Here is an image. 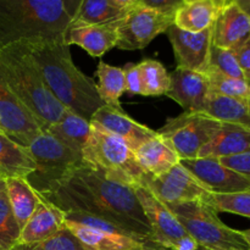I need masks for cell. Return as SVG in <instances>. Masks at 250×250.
Masks as SVG:
<instances>
[{"label":"cell","mask_w":250,"mask_h":250,"mask_svg":"<svg viewBox=\"0 0 250 250\" xmlns=\"http://www.w3.org/2000/svg\"><path fill=\"white\" fill-rule=\"evenodd\" d=\"M44 197L62 211L105 220L141 241L159 244L134 188L109 180L88 164L75 168L53 193Z\"/></svg>","instance_id":"cell-1"},{"label":"cell","mask_w":250,"mask_h":250,"mask_svg":"<svg viewBox=\"0 0 250 250\" xmlns=\"http://www.w3.org/2000/svg\"><path fill=\"white\" fill-rule=\"evenodd\" d=\"M46 87L65 109L90 121L104 104L92 78L73 63L65 41L26 42Z\"/></svg>","instance_id":"cell-2"},{"label":"cell","mask_w":250,"mask_h":250,"mask_svg":"<svg viewBox=\"0 0 250 250\" xmlns=\"http://www.w3.org/2000/svg\"><path fill=\"white\" fill-rule=\"evenodd\" d=\"M82 0H0V48L65 41Z\"/></svg>","instance_id":"cell-3"},{"label":"cell","mask_w":250,"mask_h":250,"mask_svg":"<svg viewBox=\"0 0 250 250\" xmlns=\"http://www.w3.org/2000/svg\"><path fill=\"white\" fill-rule=\"evenodd\" d=\"M0 73L17 99L44 129L60 120L66 109L46 87L26 42L0 48Z\"/></svg>","instance_id":"cell-4"},{"label":"cell","mask_w":250,"mask_h":250,"mask_svg":"<svg viewBox=\"0 0 250 250\" xmlns=\"http://www.w3.org/2000/svg\"><path fill=\"white\" fill-rule=\"evenodd\" d=\"M85 164L106 178L131 187L146 185L148 176L139 167L134 151L119 137L90 122V134L82 150Z\"/></svg>","instance_id":"cell-5"},{"label":"cell","mask_w":250,"mask_h":250,"mask_svg":"<svg viewBox=\"0 0 250 250\" xmlns=\"http://www.w3.org/2000/svg\"><path fill=\"white\" fill-rule=\"evenodd\" d=\"M188 236L192 237L203 250L227 249L250 250L242 231L225 225L207 202L180 203L167 205Z\"/></svg>","instance_id":"cell-6"},{"label":"cell","mask_w":250,"mask_h":250,"mask_svg":"<svg viewBox=\"0 0 250 250\" xmlns=\"http://www.w3.org/2000/svg\"><path fill=\"white\" fill-rule=\"evenodd\" d=\"M26 149L36 165V170L26 178L32 188L42 195L53 193L75 168L84 163L82 154L63 146L46 129Z\"/></svg>","instance_id":"cell-7"},{"label":"cell","mask_w":250,"mask_h":250,"mask_svg":"<svg viewBox=\"0 0 250 250\" xmlns=\"http://www.w3.org/2000/svg\"><path fill=\"white\" fill-rule=\"evenodd\" d=\"M65 226L85 250H168L160 244L141 241L111 222L88 215L66 212Z\"/></svg>","instance_id":"cell-8"},{"label":"cell","mask_w":250,"mask_h":250,"mask_svg":"<svg viewBox=\"0 0 250 250\" xmlns=\"http://www.w3.org/2000/svg\"><path fill=\"white\" fill-rule=\"evenodd\" d=\"M222 122L205 112L185 111L168 119L158 131L167 139L182 159H195L203 146L211 141Z\"/></svg>","instance_id":"cell-9"},{"label":"cell","mask_w":250,"mask_h":250,"mask_svg":"<svg viewBox=\"0 0 250 250\" xmlns=\"http://www.w3.org/2000/svg\"><path fill=\"white\" fill-rule=\"evenodd\" d=\"M172 24L173 15L137 5L117 22L119 39L116 48L122 50H142L159 34L166 33Z\"/></svg>","instance_id":"cell-10"},{"label":"cell","mask_w":250,"mask_h":250,"mask_svg":"<svg viewBox=\"0 0 250 250\" xmlns=\"http://www.w3.org/2000/svg\"><path fill=\"white\" fill-rule=\"evenodd\" d=\"M180 164L211 194H231L250 190V177L229 168L220 159H182Z\"/></svg>","instance_id":"cell-11"},{"label":"cell","mask_w":250,"mask_h":250,"mask_svg":"<svg viewBox=\"0 0 250 250\" xmlns=\"http://www.w3.org/2000/svg\"><path fill=\"white\" fill-rule=\"evenodd\" d=\"M0 128L7 137L26 148L44 127L12 93L0 73Z\"/></svg>","instance_id":"cell-12"},{"label":"cell","mask_w":250,"mask_h":250,"mask_svg":"<svg viewBox=\"0 0 250 250\" xmlns=\"http://www.w3.org/2000/svg\"><path fill=\"white\" fill-rule=\"evenodd\" d=\"M146 186L166 205L197 200L207 202L211 195L181 164L159 177L148 178Z\"/></svg>","instance_id":"cell-13"},{"label":"cell","mask_w":250,"mask_h":250,"mask_svg":"<svg viewBox=\"0 0 250 250\" xmlns=\"http://www.w3.org/2000/svg\"><path fill=\"white\" fill-rule=\"evenodd\" d=\"M134 192L150 225L155 241L164 248L171 250L178 241L187 236L186 229L170 208L156 198L146 185L136 186Z\"/></svg>","instance_id":"cell-14"},{"label":"cell","mask_w":250,"mask_h":250,"mask_svg":"<svg viewBox=\"0 0 250 250\" xmlns=\"http://www.w3.org/2000/svg\"><path fill=\"white\" fill-rule=\"evenodd\" d=\"M166 34L172 45L177 66L195 72H207L212 46L211 27L194 33L183 31L172 24Z\"/></svg>","instance_id":"cell-15"},{"label":"cell","mask_w":250,"mask_h":250,"mask_svg":"<svg viewBox=\"0 0 250 250\" xmlns=\"http://www.w3.org/2000/svg\"><path fill=\"white\" fill-rule=\"evenodd\" d=\"M170 89L166 93L185 111L205 112L210 94L209 78L205 73L195 72L177 66L170 73Z\"/></svg>","instance_id":"cell-16"},{"label":"cell","mask_w":250,"mask_h":250,"mask_svg":"<svg viewBox=\"0 0 250 250\" xmlns=\"http://www.w3.org/2000/svg\"><path fill=\"white\" fill-rule=\"evenodd\" d=\"M90 122L99 125L107 132L121 138L133 151L149 139L158 136V132L131 119L126 112L117 111L107 105L99 107L93 114Z\"/></svg>","instance_id":"cell-17"},{"label":"cell","mask_w":250,"mask_h":250,"mask_svg":"<svg viewBox=\"0 0 250 250\" xmlns=\"http://www.w3.org/2000/svg\"><path fill=\"white\" fill-rule=\"evenodd\" d=\"M212 45L234 50L250 36V16L236 4L221 7L211 26Z\"/></svg>","instance_id":"cell-18"},{"label":"cell","mask_w":250,"mask_h":250,"mask_svg":"<svg viewBox=\"0 0 250 250\" xmlns=\"http://www.w3.org/2000/svg\"><path fill=\"white\" fill-rule=\"evenodd\" d=\"M66 212L39 194V204L31 219L22 227L19 243L43 241L65 227Z\"/></svg>","instance_id":"cell-19"},{"label":"cell","mask_w":250,"mask_h":250,"mask_svg":"<svg viewBox=\"0 0 250 250\" xmlns=\"http://www.w3.org/2000/svg\"><path fill=\"white\" fill-rule=\"evenodd\" d=\"M117 22L109 24L71 26L65 37L66 44H76L93 58H100L116 46L119 39Z\"/></svg>","instance_id":"cell-20"},{"label":"cell","mask_w":250,"mask_h":250,"mask_svg":"<svg viewBox=\"0 0 250 250\" xmlns=\"http://www.w3.org/2000/svg\"><path fill=\"white\" fill-rule=\"evenodd\" d=\"M134 156L139 167L149 178L164 175L181 161L172 144L159 133L142 144L134 151Z\"/></svg>","instance_id":"cell-21"},{"label":"cell","mask_w":250,"mask_h":250,"mask_svg":"<svg viewBox=\"0 0 250 250\" xmlns=\"http://www.w3.org/2000/svg\"><path fill=\"white\" fill-rule=\"evenodd\" d=\"M250 151V128L222 122L211 141L205 144L198 158H227Z\"/></svg>","instance_id":"cell-22"},{"label":"cell","mask_w":250,"mask_h":250,"mask_svg":"<svg viewBox=\"0 0 250 250\" xmlns=\"http://www.w3.org/2000/svg\"><path fill=\"white\" fill-rule=\"evenodd\" d=\"M219 11L220 6L214 0L185 2L173 15V24L183 31L197 33L210 28Z\"/></svg>","instance_id":"cell-23"},{"label":"cell","mask_w":250,"mask_h":250,"mask_svg":"<svg viewBox=\"0 0 250 250\" xmlns=\"http://www.w3.org/2000/svg\"><path fill=\"white\" fill-rule=\"evenodd\" d=\"M46 131L63 146L82 154L90 134V121L66 109L58 122Z\"/></svg>","instance_id":"cell-24"},{"label":"cell","mask_w":250,"mask_h":250,"mask_svg":"<svg viewBox=\"0 0 250 250\" xmlns=\"http://www.w3.org/2000/svg\"><path fill=\"white\" fill-rule=\"evenodd\" d=\"M6 194L19 226L27 224L39 204V193L32 188L26 177L5 178Z\"/></svg>","instance_id":"cell-25"},{"label":"cell","mask_w":250,"mask_h":250,"mask_svg":"<svg viewBox=\"0 0 250 250\" xmlns=\"http://www.w3.org/2000/svg\"><path fill=\"white\" fill-rule=\"evenodd\" d=\"M131 9L115 0H82L71 26L114 23L124 19Z\"/></svg>","instance_id":"cell-26"},{"label":"cell","mask_w":250,"mask_h":250,"mask_svg":"<svg viewBox=\"0 0 250 250\" xmlns=\"http://www.w3.org/2000/svg\"><path fill=\"white\" fill-rule=\"evenodd\" d=\"M34 170L36 165L27 149L0 131V176L27 177Z\"/></svg>","instance_id":"cell-27"},{"label":"cell","mask_w":250,"mask_h":250,"mask_svg":"<svg viewBox=\"0 0 250 250\" xmlns=\"http://www.w3.org/2000/svg\"><path fill=\"white\" fill-rule=\"evenodd\" d=\"M205 114L221 122L250 128V100L234 99L211 93Z\"/></svg>","instance_id":"cell-28"},{"label":"cell","mask_w":250,"mask_h":250,"mask_svg":"<svg viewBox=\"0 0 250 250\" xmlns=\"http://www.w3.org/2000/svg\"><path fill=\"white\" fill-rule=\"evenodd\" d=\"M97 76L99 80V83L97 84L98 92L104 104L117 111L125 112L120 102V98L126 92L124 68L100 61L97 68Z\"/></svg>","instance_id":"cell-29"},{"label":"cell","mask_w":250,"mask_h":250,"mask_svg":"<svg viewBox=\"0 0 250 250\" xmlns=\"http://www.w3.org/2000/svg\"><path fill=\"white\" fill-rule=\"evenodd\" d=\"M144 85V97L166 95L170 89V73L165 66L154 59H146L138 63Z\"/></svg>","instance_id":"cell-30"},{"label":"cell","mask_w":250,"mask_h":250,"mask_svg":"<svg viewBox=\"0 0 250 250\" xmlns=\"http://www.w3.org/2000/svg\"><path fill=\"white\" fill-rule=\"evenodd\" d=\"M205 75L209 78L211 93L234 99L250 100V84L247 81L229 77L212 68H208Z\"/></svg>","instance_id":"cell-31"},{"label":"cell","mask_w":250,"mask_h":250,"mask_svg":"<svg viewBox=\"0 0 250 250\" xmlns=\"http://www.w3.org/2000/svg\"><path fill=\"white\" fill-rule=\"evenodd\" d=\"M20 234L21 227L15 219L4 186L0 189V250H11L19 243Z\"/></svg>","instance_id":"cell-32"},{"label":"cell","mask_w":250,"mask_h":250,"mask_svg":"<svg viewBox=\"0 0 250 250\" xmlns=\"http://www.w3.org/2000/svg\"><path fill=\"white\" fill-rule=\"evenodd\" d=\"M11 250H85L77 237L63 227L61 231L43 241L33 243H17Z\"/></svg>","instance_id":"cell-33"},{"label":"cell","mask_w":250,"mask_h":250,"mask_svg":"<svg viewBox=\"0 0 250 250\" xmlns=\"http://www.w3.org/2000/svg\"><path fill=\"white\" fill-rule=\"evenodd\" d=\"M207 203L217 212H229L250 219V190L231 194H211Z\"/></svg>","instance_id":"cell-34"},{"label":"cell","mask_w":250,"mask_h":250,"mask_svg":"<svg viewBox=\"0 0 250 250\" xmlns=\"http://www.w3.org/2000/svg\"><path fill=\"white\" fill-rule=\"evenodd\" d=\"M212 70H216L229 77L238 78V80H244L243 72H242L239 63L237 61L236 55L229 49H222L219 46H211L209 59V67Z\"/></svg>","instance_id":"cell-35"},{"label":"cell","mask_w":250,"mask_h":250,"mask_svg":"<svg viewBox=\"0 0 250 250\" xmlns=\"http://www.w3.org/2000/svg\"><path fill=\"white\" fill-rule=\"evenodd\" d=\"M126 80V92L129 94L144 95V85L138 63H127L124 68Z\"/></svg>","instance_id":"cell-36"},{"label":"cell","mask_w":250,"mask_h":250,"mask_svg":"<svg viewBox=\"0 0 250 250\" xmlns=\"http://www.w3.org/2000/svg\"><path fill=\"white\" fill-rule=\"evenodd\" d=\"M220 161H221L225 166L231 168V170L250 177V151H247V153L243 154H238V155L221 158Z\"/></svg>","instance_id":"cell-37"},{"label":"cell","mask_w":250,"mask_h":250,"mask_svg":"<svg viewBox=\"0 0 250 250\" xmlns=\"http://www.w3.org/2000/svg\"><path fill=\"white\" fill-rule=\"evenodd\" d=\"M185 4V0H142L141 5L160 11L163 14L175 15V12Z\"/></svg>","instance_id":"cell-38"},{"label":"cell","mask_w":250,"mask_h":250,"mask_svg":"<svg viewBox=\"0 0 250 250\" xmlns=\"http://www.w3.org/2000/svg\"><path fill=\"white\" fill-rule=\"evenodd\" d=\"M232 51L236 55L239 67H241L242 72L244 75V78L250 84V36L244 43H242L238 48Z\"/></svg>","instance_id":"cell-39"},{"label":"cell","mask_w":250,"mask_h":250,"mask_svg":"<svg viewBox=\"0 0 250 250\" xmlns=\"http://www.w3.org/2000/svg\"><path fill=\"white\" fill-rule=\"evenodd\" d=\"M199 249V246H198L197 242L192 238L190 236H186L183 237L181 241H178L177 243L175 244L171 250H198Z\"/></svg>","instance_id":"cell-40"},{"label":"cell","mask_w":250,"mask_h":250,"mask_svg":"<svg viewBox=\"0 0 250 250\" xmlns=\"http://www.w3.org/2000/svg\"><path fill=\"white\" fill-rule=\"evenodd\" d=\"M229 4H236L237 6L241 7L244 12H247L250 16V0H224V6Z\"/></svg>","instance_id":"cell-41"},{"label":"cell","mask_w":250,"mask_h":250,"mask_svg":"<svg viewBox=\"0 0 250 250\" xmlns=\"http://www.w3.org/2000/svg\"><path fill=\"white\" fill-rule=\"evenodd\" d=\"M115 1H117L119 4H121V5H124V6L134 7V6H137V5H141L142 0H115Z\"/></svg>","instance_id":"cell-42"},{"label":"cell","mask_w":250,"mask_h":250,"mask_svg":"<svg viewBox=\"0 0 250 250\" xmlns=\"http://www.w3.org/2000/svg\"><path fill=\"white\" fill-rule=\"evenodd\" d=\"M242 234H243L244 239H246V242L248 243V246L250 247V229H246V231H242Z\"/></svg>","instance_id":"cell-43"},{"label":"cell","mask_w":250,"mask_h":250,"mask_svg":"<svg viewBox=\"0 0 250 250\" xmlns=\"http://www.w3.org/2000/svg\"><path fill=\"white\" fill-rule=\"evenodd\" d=\"M189 1H194V0H185V2H189ZM215 2H216L217 5L220 6V9H221L222 6H224V0H214Z\"/></svg>","instance_id":"cell-44"},{"label":"cell","mask_w":250,"mask_h":250,"mask_svg":"<svg viewBox=\"0 0 250 250\" xmlns=\"http://www.w3.org/2000/svg\"><path fill=\"white\" fill-rule=\"evenodd\" d=\"M4 186H5V178H2L1 176H0V189H1Z\"/></svg>","instance_id":"cell-45"},{"label":"cell","mask_w":250,"mask_h":250,"mask_svg":"<svg viewBox=\"0 0 250 250\" xmlns=\"http://www.w3.org/2000/svg\"><path fill=\"white\" fill-rule=\"evenodd\" d=\"M209 250H227V249H209Z\"/></svg>","instance_id":"cell-46"},{"label":"cell","mask_w":250,"mask_h":250,"mask_svg":"<svg viewBox=\"0 0 250 250\" xmlns=\"http://www.w3.org/2000/svg\"><path fill=\"white\" fill-rule=\"evenodd\" d=\"M0 131H1V129H0ZM1 132H2V131H1Z\"/></svg>","instance_id":"cell-47"},{"label":"cell","mask_w":250,"mask_h":250,"mask_svg":"<svg viewBox=\"0 0 250 250\" xmlns=\"http://www.w3.org/2000/svg\"><path fill=\"white\" fill-rule=\"evenodd\" d=\"M0 129H1V128H0Z\"/></svg>","instance_id":"cell-48"}]
</instances>
